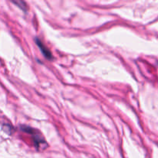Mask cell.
<instances>
[{
	"label": "cell",
	"instance_id": "cell-1",
	"mask_svg": "<svg viewBox=\"0 0 158 158\" xmlns=\"http://www.w3.org/2000/svg\"><path fill=\"white\" fill-rule=\"evenodd\" d=\"M35 41H36L37 45H38L39 47L40 48V49H41V52H43V55H44L46 58L52 59V54H51V52H49V49H48L47 48H46V46L43 44V43H42L41 41H40V40H38V39H36V40H35Z\"/></svg>",
	"mask_w": 158,
	"mask_h": 158
}]
</instances>
